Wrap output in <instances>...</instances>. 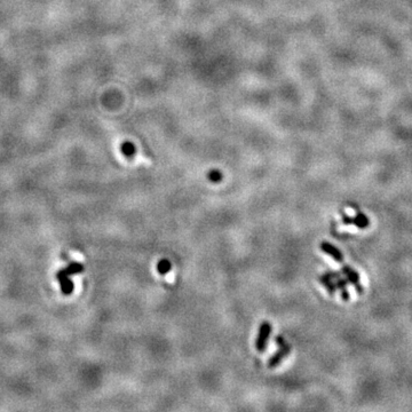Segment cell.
I'll return each mask as SVG.
<instances>
[{
  "label": "cell",
  "mask_w": 412,
  "mask_h": 412,
  "mask_svg": "<svg viewBox=\"0 0 412 412\" xmlns=\"http://www.w3.org/2000/svg\"><path fill=\"white\" fill-rule=\"evenodd\" d=\"M318 281H320V283L322 284L324 287H325L330 296H334V293H336V290H337V286H336V282H334L333 276L331 275L330 271H327V273L321 275V276L318 277Z\"/></svg>",
  "instance_id": "obj_8"
},
{
  "label": "cell",
  "mask_w": 412,
  "mask_h": 412,
  "mask_svg": "<svg viewBox=\"0 0 412 412\" xmlns=\"http://www.w3.org/2000/svg\"><path fill=\"white\" fill-rule=\"evenodd\" d=\"M171 268H172V263L167 259L160 260L158 264H157V270H158L160 275H166L171 270Z\"/></svg>",
  "instance_id": "obj_9"
},
{
  "label": "cell",
  "mask_w": 412,
  "mask_h": 412,
  "mask_svg": "<svg viewBox=\"0 0 412 412\" xmlns=\"http://www.w3.org/2000/svg\"><path fill=\"white\" fill-rule=\"evenodd\" d=\"M82 271H84V266L82 263H78V262H71L68 267L65 268V269L59 271L58 275H56V277H58V280L60 281V284H61V289H62L63 294L69 296V294H71V292L73 291V283L69 280L70 275L82 273Z\"/></svg>",
  "instance_id": "obj_1"
},
{
  "label": "cell",
  "mask_w": 412,
  "mask_h": 412,
  "mask_svg": "<svg viewBox=\"0 0 412 412\" xmlns=\"http://www.w3.org/2000/svg\"><path fill=\"white\" fill-rule=\"evenodd\" d=\"M279 343L281 344L280 349L269 358V361H268V368H269V369H275V368L279 367V365L285 360L287 355L291 353V347L287 344L284 343L282 338H279Z\"/></svg>",
  "instance_id": "obj_3"
},
{
  "label": "cell",
  "mask_w": 412,
  "mask_h": 412,
  "mask_svg": "<svg viewBox=\"0 0 412 412\" xmlns=\"http://www.w3.org/2000/svg\"><path fill=\"white\" fill-rule=\"evenodd\" d=\"M124 152H125L126 156H132L134 152V147L132 145H125L123 147Z\"/></svg>",
  "instance_id": "obj_11"
},
{
  "label": "cell",
  "mask_w": 412,
  "mask_h": 412,
  "mask_svg": "<svg viewBox=\"0 0 412 412\" xmlns=\"http://www.w3.org/2000/svg\"><path fill=\"white\" fill-rule=\"evenodd\" d=\"M209 179L212 181V182H219V181L222 179V174L219 171H211L209 173Z\"/></svg>",
  "instance_id": "obj_10"
},
{
  "label": "cell",
  "mask_w": 412,
  "mask_h": 412,
  "mask_svg": "<svg viewBox=\"0 0 412 412\" xmlns=\"http://www.w3.org/2000/svg\"><path fill=\"white\" fill-rule=\"evenodd\" d=\"M273 327H271V324L268 322V321H264V322L261 324L259 327V332H258L257 340H256V349L259 351V353H263L266 351L268 341H269L270 333Z\"/></svg>",
  "instance_id": "obj_2"
},
{
  "label": "cell",
  "mask_w": 412,
  "mask_h": 412,
  "mask_svg": "<svg viewBox=\"0 0 412 412\" xmlns=\"http://www.w3.org/2000/svg\"><path fill=\"white\" fill-rule=\"evenodd\" d=\"M341 216H343L344 224H354V226H356L358 229H365V228L370 226L369 217L365 216L364 213L360 212V211L356 212V216H355L354 217L347 216L345 212H341Z\"/></svg>",
  "instance_id": "obj_4"
},
{
  "label": "cell",
  "mask_w": 412,
  "mask_h": 412,
  "mask_svg": "<svg viewBox=\"0 0 412 412\" xmlns=\"http://www.w3.org/2000/svg\"><path fill=\"white\" fill-rule=\"evenodd\" d=\"M343 273L346 275L348 282H349L351 285H354L356 292L358 294L363 293V287H362L361 281H360V274H358L356 270H354L353 268L348 266V264H345V266L343 267Z\"/></svg>",
  "instance_id": "obj_5"
},
{
  "label": "cell",
  "mask_w": 412,
  "mask_h": 412,
  "mask_svg": "<svg viewBox=\"0 0 412 412\" xmlns=\"http://www.w3.org/2000/svg\"><path fill=\"white\" fill-rule=\"evenodd\" d=\"M320 249L323 251L324 253L327 254V256H330L332 258L333 260H336L337 262H343L344 261V254L341 251L336 247L332 244L329 243V242H322L320 244Z\"/></svg>",
  "instance_id": "obj_7"
},
{
  "label": "cell",
  "mask_w": 412,
  "mask_h": 412,
  "mask_svg": "<svg viewBox=\"0 0 412 412\" xmlns=\"http://www.w3.org/2000/svg\"><path fill=\"white\" fill-rule=\"evenodd\" d=\"M330 273L333 276L334 282H336L337 289L339 290L341 299H343L344 301L349 300L350 294H349V291H348V283H349V282H348V280L343 279V277L340 276V274L336 273V271H330Z\"/></svg>",
  "instance_id": "obj_6"
}]
</instances>
